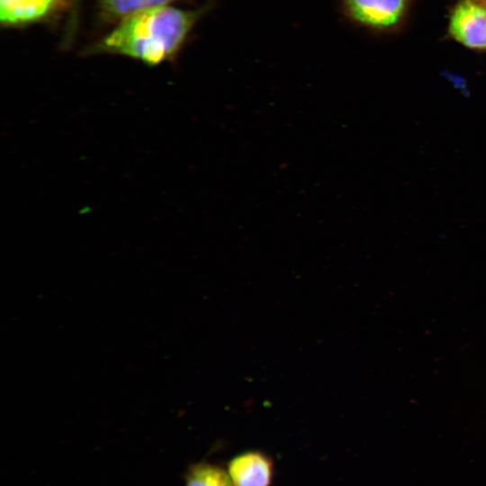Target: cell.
<instances>
[{
    "label": "cell",
    "instance_id": "7a4b0ae2",
    "mask_svg": "<svg viewBox=\"0 0 486 486\" xmlns=\"http://www.w3.org/2000/svg\"><path fill=\"white\" fill-rule=\"evenodd\" d=\"M448 34L468 49L486 51V1L459 0L449 16Z\"/></svg>",
    "mask_w": 486,
    "mask_h": 486
},
{
    "label": "cell",
    "instance_id": "8992f818",
    "mask_svg": "<svg viewBox=\"0 0 486 486\" xmlns=\"http://www.w3.org/2000/svg\"><path fill=\"white\" fill-rule=\"evenodd\" d=\"M176 0H97L98 14L106 23L119 22L136 13L165 6Z\"/></svg>",
    "mask_w": 486,
    "mask_h": 486
},
{
    "label": "cell",
    "instance_id": "ba28073f",
    "mask_svg": "<svg viewBox=\"0 0 486 486\" xmlns=\"http://www.w3.org/2000/svg\"><path fill=\"white\" fill-rule=\"evenodd\" d=\"M82 0H71L70 4V15L68 22V27H67V33H66V40L65 44H68L69 41L72 40L74 32L76 28L77 24V14L79 12V6Z\"/></svg>",
    "mask_w": 486,
    "mask_h": 486
},
{
    "label": "cell",
    "instance_id": "3957f363",
    "mask_svg": "<svg viewBox=\"0 0 486 486\" xmlns=\"http://www.w3.org/2000/svg\"><path fill=\"white\" fill-rule=\"evenodd\" d=\"M341 8L349 20L361 26L387 31L402 21L408 0H342Z\"/></svg>",
    "mask_w": 486,
    "mask_h": 486
},
{
    "label": "cell",
    "instance_id": "5b68a950",
    "mask_svg": "<svg viewBox=\"0 0 486 486\" xmlns=\"http://www.w3.org/2000/svg\"><path fill=\"white\" fill-rule=\"evenodd\" d=\"M227 472L234 486H271L274 463L260 451H247L229 462Z\"/></svg>",
    "mask_w": 486,
    "mask_h": 486
},
{
    "label": "cell",
    "instance_id": "52a82bcc",
    "mask_svg": "<svg viewBox=\"0 0 486 486\" xmlns=\"http://www.w3.org/2000/svg\"><path fill=\"white\" fill-rule=\"evenodd\" d=\"M184 486H234L227 470L214 464L201 462L191 465L184 476Z\"/></svg>",
    "mask_w": 486,
    "mask_h": 486
},
{
    "label": "cell",
    "instance_id": "6da1fadb",
    "mask_svg": "<svg viewBox=\"0 0 486 486\" xmlns=\"http://www.w3.org/2000/svg\"><path fill=\"white\" fill-rule=\"evenodd\" d=\"M212 5L208 2L194 10L165 5L136 13L117 22L112 31L88 47L85 53L121 55L148 66L172 61L195 24Z\"/></svg>",
    "mask_w": 486,
    "mask_h": 486
},
{
    "label": "cell",
    "instance_id": "277c9868",
    "mask_svg": "<svg viewBox=\"0 0 486 486\" xmlns=\"http://www.w3.org/2000/svg\"><path fill=\"white\" fill-rule=\"evenodd\" d=\"M71 0H0V22L5 28H20L50 20Z\"/></svg>",
    "mask_w": 486,
    "mask_h": 486
}]
</instances>
